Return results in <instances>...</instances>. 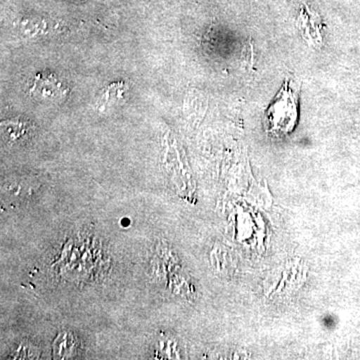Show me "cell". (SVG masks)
<instances>
[{
    "mask_svg": "<svg viewBox=\"0 0 360 360\" xmlns=\"http://www.w3.org/2000/svg\"><path fill=\"white\" fill-rule=\"evenodd\" d=\"M77 341L71 333H61L54 343V354L58 359H70L77 352Z\"/></svg>",
    "mask_w": 360,
    "mask_h": 360,
    "instance_id": "7a4b0ae2",
    "label": "cell"
},
{
    "mask_svg": "<svg viewBox=\"0 0 360 360\" xmlns=\"http://www.w3.org/2000/svg\"><path fill=\"white\" fill-rule=\"evenodd\" d=\"M16 356L14 359H35V355H37V352H35V348H30V345H21L20 347L16 349L15 352Z\"/></svg>",
    "mask_w": 360,
    "mask_h": 360,
    "instance_id": "277c9868",
    "label": "cell"
},
{
    "mask_svg": "<svg viewBox=\"0 0 360 360\" xmlns=\"http://www.w3.org/2000/svg\"><path fill=\"white\" fill-rule=\"evenodd\" d=\"M298 90L290 79L277 92L265 110L264 124L269 134L284 136L295 129L298 120Z\"/></svg>",
    "mask_w": 360,
    "mask_h": 360,
    "instance_id": "6da1fadb",
    "label": "cell"
},
{
    "mask_svg": "<svg viewBox=\"0 0 360 360\" xmlns=\"http://www.w3.org/2000/svg\"><path fill=\"white\" fill-rule=\"evenodd\" d=\"M127 91V86L123 84H115L110 85L105 90L103 96H101L99 105H101V110L108 104L118 103L125 98V92Z\"/></svg>",
    "mask_w": 360,
    "mask_h": 360,
    "instance_id": "3957f363",
    "label": "cell"
}]
</instances>
